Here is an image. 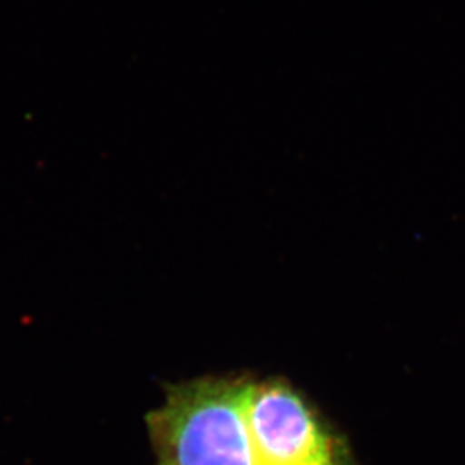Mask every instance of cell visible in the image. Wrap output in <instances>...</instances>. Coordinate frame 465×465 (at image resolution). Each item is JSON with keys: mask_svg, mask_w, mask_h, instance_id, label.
<instances>
[{"mask_svg": "<svg viewBox=\"0 0 465 465\" xmlns=\"http://www.w3.org/2000/svg\"><path fill=\"white\" fill-rule=\"evenodd\" d=\"M247 419L253 465H347L314 407L282 380H252Z\"/></svg>", "mask_w": 465, "mask_h": 465, "instance_id": "7a4b0ae2", "label": "cell"}, {"mask_svg": "<svg viewBox=\"0 0 465 465\" xmlns=\"http://www.w3.org/2000/svg\"><path fill=\"white\" fill-rule=\"evenodd\" d=\"M247 376H203L166 388L147 416L153 465H253Z\"/></svg>", "mask_w": 465, "mask_h": 465, "instance_id": "6da1fadb", "label": "cell"}]
</instances>
